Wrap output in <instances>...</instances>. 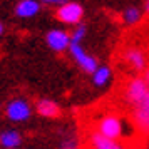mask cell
Segmentation results:
<instances>
[{
    "mask_svg": "<svg viewBox=\"0 0 149 149\" xmlns=\"http://www.w3.org/2000/svg\"><path fill=\"white\" fill-rule=\"evenodd\" d=\"M149 97V86L142 77H134L127 82V86L124 89V101L129 106H139L141 102H144Z\"/></svg>",
    "mask_w": 149,
    "mask_h": 149,
    "instance_id": "1",
    "label": "cell"
},
{
    "mask_svg": "<svg viewBox=\"0 0 149 149\" xmlns=\"http://www.w3.org/2000/svg\"><path fill=\"white\" fill-rule=\"evenodd\" d=\"M97 134H101L102 137L106 139H111V141H117L121 139L122 132H124V124H122V119L116 114H107L104 116L101 121L97 122Z\"/></svg>",
    "mask_w": 149,
    "mask_h": 149,
    "instance_id": "2",
    "label": "cell"
},
{
    "mask_svg": "<svg viewBox=\"0 0 149 149\" xmlns=\"http://www.w3.org/2000/svg\"><path fill=\"white\" fill-rule=\"evenodd\" d=\"M84 15L82 5L75 3V2H69V3H62L61 8L57 10V19L62 24H81V19Z\"/></svg>",
    "mask_w": 149,
    "mask_h": 149,
    "instance_id": "3",
    "label": "cell"
},
{
    "mask_svg": "<svg viewBox=\"0 0 149 149\" xmlns=\"http://www.w3.org/2000/svg\"><path fill=\"white\" fill-rule=\"evenodd\" d=\"M70 54H72V57L75 59V62L81 65L86 72H89V74H94L95 69L99 67L97 65V61H95L92 55L86 54V50L81 47V44H70Z\"/></svg>",
    "mask_w": 149,
    "mask_h": 149,
    "instance_id": "4",
    "label": "cell"
},
{
    "mask_svg": "<svg viewBox=\"0 0 149 149\" xmlns=\"http://www.w3.org/2000/svg\"><path fill=\"white\" fill-rule=\"evenodd\" d=\"M132 122L142 134L149 136V97L139 106L132 107Z\"/></svg>",
    "mask_w": 149,
    "mask_h": 149,
    "instance_id": "5",
    "label": "cell"
},
{
    "mask_svg": "<svg viewBox=\"0 0 149 149\" xmlns=\"http://www.w3.org/2000/svg\"><path fill=\"white\" fill-rule=\"evenodd\" d=\"M7 116L8 119L12 121H25L30 117V106H29L27 101L24 99H15V101H10L7 104Z\"/></svg>",
    "mask_w": 149,
    "mask_h": 149,
    "instance_id": "6",
    "label": "cell"
},
{
    "mask_svg": "<svg viewBox=\"0 0 149 149\" xmlns=\"http://www.w3.org/2000/svg\"><path fill=\"white\" fill-rule=\"evenodd\" d=\"M47 44L49 47L55 50V52H62L67 47H70V35L64 30L54 29V30H49L47 32Z\"/></svg>",
    "mask_w": 149,
    "mask_h": 149,
    "instance_id": "7",
    "label": "cell"
},
{
    "mask_svg": "<svg viewBox=\"0 0 149 149\" xmlns=\"http://www.w3.org/2000/svg\"><path fill=\"white\" fill-rule=\"evenodd\" d=\"M87 142H89V148L91 149H126V146H124L122 142L106 139V137H102L101 134H97L95 131L89 134Z\"/></svg>",
    "mask_w": 149,
    "mask_h": 149,
    "instance_id": "8",
    "label": "cell"
},
{
    "mask_svg": "<svg viewBox=\"0 0 149 149\" xmlns=\"http://www.w3.org/2000/svg\"><path fill=\"white\" fill-rule=\"evenodd\" d=\"M124 61L127 62L129 67H132L137 72H142L146 69V55L139 49H127L124 52Z\"/></svg>",
    "mask_w": 149,
    "mask_h": 149,
    "instance_id": "9",
    "label": "cell"
},
{
    "mask_svg": "<svg viewBox=\"0 0 149 149\" xmlns=\"http://www.w3.org/2000/svg\"><path fill=\"white\" fill-rule=\"evenodd\" d=\"M39 8H40V5L34 0H22L15 7V14L22 19H29V17H34L39 12Z\"/></svg>",
    "mask_w": 149,
    "mask_h": 149,
    "instance_id": "10",
    "label": "cell"
},
{
    "mask_svg": "<svg viewBox=\"0 0 149 149\" xmlns=\"http://www.w3.org/2000/svg\"><path fill=\"white\" fill-rule=\"evenodd\" d=\"M37 112L44 117H57L61 114V107L55 104L54 101H49V99H42L37 102Z\"/></svg>",
    "mask_w": 149,
    "mask_h": 149,
    "instance_id": "11",
    "label": "cell"
},
{
    "mask_svg": "<svg viewBox=\"0 0 149 149\" xmlns=\"http://www.w3.org/2000/svg\"><path fill=\"white\" fill-rule=\"evenodd\" d=\"M22 142V137L17 131H5L0 134V146L5 149H17Z\"/></svg>",
    "mask_w": 149,
    "mask_h": 149,
    "instance_id": "12",
    "label": "cell"
},
{
    "mask_svg": "<svg viewBox=\"0 0 149 149\" xmlns=\"http://www.w3.org/2000/svg\"><path fill=\"white\" fill-rule=\"evenodd\" d=\"M111 79V69L106 67V65H102V67H97L95 69V72L92 74V82H94L95 86H106Z\"/></svg>",
    "mask_w": 149,
    "mask_h": 149,
    "instance_id": "13",
    "label": "cell"
},
{
    "mask_svg": "<svg viewBox=\"0 0 149 149\" xmlns=\"http://www.w3.org/2000/svg\"><path fill=\"white\" fill-rule=\"evenodd\" d=\"M122 19L126 24L129 25H132V24H137V22L141 20V10L136 7H129L124 10V14H122Z\"/></svg>",
    "mask_w": 149,
    "mask_h": 149,
    "instance_id": "14",
    "label": "cell"
},
{
    "mask_svg": "<svg viewBox=\"0 0 149 149\" xmlns=\"http://www.w3.org/2000/svg\"><path fill=\"white\" fill-rule=\"evenodd\" d=\"M86 35V25L84 24H79V27L74 30V34L70 35V44H81V40Z\"/></svg>",
    "mask_w": 149,
    "mask_h": 149,
    "instance_id": "15",
    "label": "cell"
},
{
    "mask_svg": "<svg viewBox=\"0 0 149 149\" xmlns=\"http://www.w3.org/2000/svg\"><path fill=\"white\" fill-rule=\"evenodd\" d=\"M61 149H79V142L75 137H65L61 142Z\"/></svg>",
    "mask_w": 149,
    "mask_h": 149,
    "instance_id": "16",
    "label": "cell"
},
{
    "mask_svg": "<svg viewBox=\"0 0 149 149\" xmlns=\"http://www.w3.org/2000/svg\"><path fill=\"white\" fill-rule=\"evenodd\" d=\"M144 10H146V12L149 14V0L146 2V3H144Z\"/></svg>",
    "mask_w": 149,
    "mask_h": 149,
    "instance_id": "17",
    "label": "cell"
},
{
    "mask_svg": "<svg viewBox=\"0 0 149 149\" xmlns=\"http://www.w3.org/2000/svg\"><path fill=\"white\" fill-rule=\"evenodd\" d=\"M144 81H146V84L149 86V70H148V74H146V79H144Z\"/></svg>",
    "mask_w": 149,
    "mask_h": 149,
    "instance_id": "18",
    "label": "cell"
},
{
    "mask_svg": "<svg viewBox=\"0 0 149 149\" xmlns=\"http://www.w3.org/2000/svg\"><path fill=\"white\" fill-rule=\"evenodd\" d=\"M2 32H3V25H2V24H0V34H2Z\"/></svg>",
    "mask_w": 149,
    "mask_h": 149,
    "instance_id": "19",
    "label": "cell"
}]
</instances>
